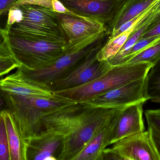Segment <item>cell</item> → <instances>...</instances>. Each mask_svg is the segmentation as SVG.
<instances>
[{
	"label": "cell",
	"mask_w": 160,
	"mask_h": 160,
	"mask_svg": "<svg viewBox=\"0 0 160 160\" xmlns=\"http://www.w3.org/2000/svg\"><path fill=\"white\" fill-rule=\"evenodd\" d=\"M152 66L151 64L146 62L114 66L105 75L93 82L53 93L55 96L74 102H82L111 89L144 78Z\"/></svg>",
	"instance_id": "cell-1"
},
{
	"label": "cell",
	"mask_w": 160,
	"mask_h": 160,
	"mask_svg": "<svg viewBox=\"0 0 160 160\" xmlns=\"http://www.w3.org/2000/svg\"><path fill=\"white\" fill-rule=\"evenodd\" d=\"M11 114L24 140L40 133L42 118L75 102L55 96L54 98H30L9 94Z\"/></svg>",
	"instance_id": "cell-2"
},
{
	"label": "cell",
	"mask_w": 160,
	"mask_h": 160,
	"mask_svg": "<svg viewBox=\"0 0 160 160\" xmlns=\"http://www.w3.org/2000/svg\"><path fill=\"white\" fill-rule=\"evenodd\" d=\"M6 30L5 40L12 57L22 66L35 70L55 62L65 52L67 42L30 38Z\"/></svg>",
	"instance_id": "cell-3"
},
{
	"label": "cell",
	"mask_w": 160,
	"mask_h": 160,
	"mask_svg": "<svg viewBox=\"0 0 160 160\" xmlns=\"http://www.w3.org/2000/svg\"><path fill=\"white\" fill-rule=\"evenodd\" d=\"M15 7L21 11L22 18L10 26L8 30L10 32L40 40L67 42L56 12L52 9L31 4Z\"/></svg>",
	"instance_id": "cell-4"
},
{
	"label": "cell",
	"mask_w": 160,
	"mask_h": 160,
	"mask_svg": "<svg viewBox=\"0 0 160 160\" xmlns=\"http://www.w3.org/2000/svg\"><path fill=\"white\" fill-rule=\"evenodd\" d=\"M86 105L81 118L66 136L59 160L73 159L91 138L109 123L118 110L93 108Z\"/></svg>",
	"instance_id": "cell-5"
},
{
	"label": "cell",
	"mask_w": 160,
	"mask_h": 160,
	"mask_svg": "<svg viewBox=\"0 0 160 160\" xmlns=\"http://www.w3.org/2000/svg\"><path fill=\"white\" fill-rule=\"evenodd\" d=\"M101 40L84 48H64L63 54L50 64L35 70L21 66L16 72L22 79L45 88L48 85L62 78L78 64Z\"/></svg>",
	"instance_id": "cell-6"
},
{
	"label": "cell",
	"mask_w": 160,
	"mask_h": 160,
	"mask_svg": "<svg viewBox=\"0 0 160 160\" xmlns=\"http://www.w3.org/2000/svg\"><path fill=\"white\" fill-rule=\"evenodd\" d=\"M103 39L78 64L62 78L48 85L45 88L54 92L75 88L93 82L110 71L113 66L108 61L100 62L97 58L98 51L103 45Z\"/></svg>",
	"instance_id": "cell-7"
},
{
	"label": "cell",
	"mask_w": 160,
	"mask_h": 160,
	"mask_svg": "<svg viewBox=\"0 0 160 160\" xmlns=\"http://www.w3.org/2000/svg\"><path fill=\"white\" fill-rule=\"evenodd\" d=\"M146 78L111 89L80 103L93 108L120 110L137 103H144L148 100Z\"/></svg>",
	"instance_id": "cell-8"
},
{
	"label": "cell",
	"mask_w": 160,
	"mask_h": 160,
	"mask_svg": "<svg viewBox=\"0 0 160 160\" xmlns=\"http://www.w3.org/2000/svg\"><path fill=\"white\" fill-rule=\"evenodd\" d=\"M71 12L97 21L105 27L123 7L125 0H60Z\"/></svg>",
	"instance_id": "cell-9"
},
{
	"label": "cell",
	"mask_w": 160,
	"mask_h": 160,
	"mask_svg": "<svg viewBox=\"0 0 160 160\" xmlns=\"http://www.w3.org/2000/svg\"><path fill=\"white\" fill-rule=\"evenodd\" d=\"M111 149L122 158L133 160H160L148 130L119 140L113 144Z\"/></svg>",
	"instance_id": "cell-10"
},
{
	"label": "cell",
	"mask_w": 160,
	"mask_h": 160,
	"mask_svg": "<svg viewBox=\"0 0 160 160\" xmlns=\"http://www.w3.org/2000/svg\"><path fill=\"white\" fill-rule=\"evenodd\" d=\"M144 103H137L118 111L112 131L110 145L128 136L145 131L143 118Z\"/></svg>",
	"instance_id": "cell-11"
},
{
	"label": "cell",
	"mask_w": 160,
	"mask_h": 160,
	"mask_svg": "<svg viewBox=\"0 0 160 160\" xmlns=\"http://www.w3.org/2000/svg\"><path fill=\"white\" fill-rule=\"evenodd\" d=\"M67 42H72L98 33L106 32L102 23L72 12L56 13Z\"/></svg>",
	"instance_id": "cell-12"
},
{
	"label": "cell",
	"mask_w": 160,
	"mask_h": 160,
	"mask_svg": "<svg viewBox=\"0 0 160 160\" xmlns=\"http://www.w3.org/2000/svg\"><path fill=\"white\" fill-rule=\"evenodd\" d=\"M66 136L52 132H43L25 140L26 160H46L54 157L59 160Z\"/></svg>",
	"instance_id": "cell-13"
},
{
	"label": "cell",
	"mask_w": 160,
	"mask_h": 160,
	"mask_svg": "<svg viewBox=\"0 0 160 160\" xmlns=\"http://www.w3.org/2000/svg\"><path fill=\"white\" fill-rule=\"evenodd\" d=\"M0 84L2 88L9 94L30 98H55L53 92L22 79L16 72L1 79Z\"/></svg>",
	"instance_id": "cell-14"
},
{
	"label": "cell",
	"mask_w": 160,
	"mask_h": 160,
	"mask_svg": "<svg viewBox=\"0 0 160 160\" xmlns=\"http://www.w3.org/2000/svg\"><path fill=\"white\" fill-rule=\"evenodd\" d=\"M118 111L109 123L91 138L82 151L72 160H96L106 148L110 145L112 131Z\"/></svg>",
	"instance_id": "cell-15"
},
{
	"label": "cell",
	"mask_w": 160,
	"mask_h": 160,
	"mask_svg": "<svg viewBox=\"0 0 160 160\" xmlns=\"http://www.w3.org/2000/svg\"><path fill=\"white\" fill-rule=\"evenodd\" d=\"M6 127L10 160H26L25 141L22 137L9 112H2Z\"/></svg>",
	"instance_id": "cell-16"
},
{
	"label": "cell",
	"mask_w": 160,
	"mask_h": 160,
	"mask_svg": "<svg viewBox=\"0 0 160 160\" xmlns=\"http://www.w3.org/2000/svg\"><path fill=\"white\" fill-rule=\"evenodd\" d=\"M134 30V28L123 33L113 39L108 40L98 51L97 59L100 62H103L112 59L121 49Z\"/></svg>",
	"instance_id": "cell-17"
},
{
	"label": "cell",
	"mask_w": 160,
	"mask_h": 160,
	"mask_svg": "<svg viewBox=\"0 0 160 160\" xmlns=\"http://www.w3.org/2000/svg\"><path fill=\"white\" fill-rule=\"evenodd\" d=\"M160 59V38L146 48L122 65H132L146 62L152 66Z\"/></svg>",
	"instance_id": "cell-18"
},
{
	"label": "cell",
	"mask_w": 160,
	"mask_h": 160,
	"mask_svg": "<svg viewBox=\"0 0 160 160\" xmlns=\"http://www.w3.org/2000/svg\"><path fill=\"white\" fill-rule=\"evenodd\" d=\"M146 79L148 100L160 99V59L152 66Z\"/></svg>",
	"instance_id": "cell-19"
},
{
	"label": "cell",
	"mask_w": 160,
	"mask_h": 160,
	"mask_svg": "<svg viewBox=\"0 0 160 160\" xmlns=\"http://www.w3.org/2000/svg\"><path fill=\"white\" fill-rule=\"evenodd\" d=\"M160 22V0H154L151 4L139 15L134 30L143 25H146L147 30H148Z\"/></svg>",
	"instance_id": "cell-20"
},
{
	"label": "cell",
	"mask_w": 160,
	"mask_h": 160,
	"mask_svg": "<svg viewBox=\"0 0 160 160\" xmlns=\"http://www.w3.org/2000/svg\"><path fill=\"white\" fill-rule=\"evenodd\" d=\"M160 38L159 36L153 37L146 38H141L139 39L129 50L126 56L123 58L118 65L125 63L127 61L134 57L136 54L146 48L148 46L153 44Z\"/></svg>",
	"instance_id": "cell-21"
},
{
	"label": "cell",
	"mask_w": 160,
	"mask_h": 160,
	"mask_svg": "<svg viewBox=\"0 0 160 160\" xmlns=\"http://www.w3.org/2000/svg\"><path fill=\"white\" fill-rule=\"evenodd\" d=\"M0 160H10L6 127L2 113L0 114Z\"/></svg>",
	"instance_id": "cell-22"
},
{
	"label": "cell",
	"mask_w": 160,
	"mask_h": 160,
	"mask_svg": "<svg viewBox=\"0 0 160 160\" xmlns=\"http://www.w3.org/2000/svg\"><path fill=\"white\" fill-rule=\"evenodd\" d=\"M12 56L0 57V78L21 66Z\"/></svg>",
	"instance_id": "cell-23"
},
{
	"label": "cell",
	"mask_w": 160,
	"mask_h": 160,
	"mask_svg": "<svg viewBox=\"0 0 160 160\" xmlns=\"http://www.w3.org/2000/svg\"><path fill=\"white\" fill-rule=\"evenodd\" d=\"M148 128H152L160 132V108L148 110L145 112Z\"/></svg>",
	"instance_id": "cell-24"
},
{
	"label": "cell",
	"mask_w": 160,
	"mask_h": 160,
	"mask_svg": "<svg viewBox=\"0 0 160 160\" xmlns=\"http://www.w3.org/2000/svg\"><path fill=\"white\" fill-rule=\"evenodd\" d=\"M10 109V102L9 94L2 88L0 84V114L3 112H9Z\"/></svg>",
	"instance_id": "cell-25"
},
{
	"label": "cell",
	"mask_w": 160,
	"mask_h": 160,
	"mask_svg": "<svg viewBox=\"0 0 160 160\" xmlns=\"http://www.w3.org/2000/svg\"><path fill=\"white\" fill-rule=\"evenodd\" d=\"M52 0H18L16 3L14 4L12 8L22 4H31L52 9Z\"/></svg>",
	"instance_id": "cell-26"
},
{
	"label": "cell",
	"mask_w": 160,
	"mask_h": 160,
	"mask_svg": "<svg viewBox=\"0 0 160 160\" xmlns=\"http://www.w3.org/2000/svg\"><path fill=\"white\" fill-rule=\"evenodd\" d=\"M18 0H0V18L8 13L14 4Z\"/></svg>",
	"instance_id": "cell-27"
},
{
	"label": "cell",
	"mask_w": 160,
	"mask_h": 160,
	"mask_svg": "<svg viewBox=\"0 0 160 160\" xmlns=\"http://www.w3.org/2000/svg\"><path fill=\"white\" fill-rule=\"evenodd\" d=\"M148 130L150 132L153 142L160 158V132L152 128H148Z\"/></svg>",
	"instance_id": "cell-28"
},
{
	"label": "cell",
	"mask_w": 160,
	"mask_h": 160,
	"mask_svg": "<svg viewBox=\"0 0 160 160\" xmlns=\"http://www.w3.org/2000/svg\"><path fill=\"white\" fill-rule=\"evenodd\" d=\"M52 10L56 13H66L71 12L60 0H52Z\"/></svg>",
	"instance_id": "cell-29"
},
{
	"label": "cell",
	"mask_w": 160,
	"mask_h": 160,
	"mask_svg": "<svg viewBox=\"0 0 160 160\" xmlns=\"http://www.w3.org/2000/svg\"><path fill=\"white\" fill-rule=\"evenodd\" d=\"M160 36V22L150 29L147 30L141 38H149Z\"/></svg>",
	"instance_id": "cell-30"
},
{
	"label": "cell",
	"mask_w": 160,
	"mask_h": 160,
	"mask_svg": "<svg viewBox=\"0 0 160 160\" xmlns=\"http://www.w3.org/2000/svg\"><path fill=\"white\" fill-rule=\"evenodd\" d=\"M103 160H123L122 158L115 153L111 148H105L103 152Z\"/></svg>",
	"instance_id": "cell-31"
},
{
	"label": "cell",
	"mask_w": 160,
	"mask_h": 160,
	"mask_svg": "<svg viewBox=\"0 0 160 160\" xmlns=\"http://www.w3.org/2000/svg\"><path fill=\"white\" fill-rule=\"evenodd\" d=\"M12 56L9 48L8 47L6 41L2 44H0V57H7V56Z\"/></svg>",
	"instance_id": "cell-32"
},
{
	"label": "cell",
	"mask_w": 160,
	"mask_h": 160,
	"mask_svg": "<svg viewBox=\"0 0 160 160\" xmlns=\"http://www.w3.org/2000/svg\"><path fill=\"white\" fill-rule=\"evenodd\" d=\"M7 31L5 29L0 28V44H2L5 40Z\"/></svg>",
	"instance_id": "cell-33"
},
{
	"label": "cell",
	"mask_w": 160,
	"mask_h": 160,
	"mask_svg": "<svg viewBox=\"0 0 160 160\" xmlns=\"http://www.w3.org/2000/svg\"><path fill=\"white\" fill-rule=\"evenodd\" d=\"M46 160H58L57 158L54 157H49Z\"/></svg>",
	"instance_id": "cell-34"
},
{
	"label": "cell",
	"mask_w": 160,
	"mask_h": 160,
	"mask_svg": "<svg viewBox=\"0 0 160 160\" xmlns=\"http://www.w3.org/2000/svg\"><path fill=\"white\" fill-rule=\"evenodd\" d=\"M96 160H103V155H102V152L100 155V156L98 157V158Z\"/></svg>",
	"instance_id": "cell-35"
},
{
	"label": "cell",
	"mask_w": 160,
	"mask_h": 160,
	"mask_svg": "<svg viewBox=\"0 0 160 160\" xmlns=\"http://www.w3.org/2000/svg\"><path fill=\"white\" fill-rule=\"evenodd\" d=\"M152 102H155V103H159L160 104V99H154L151 100Z\"/></svg>",
	"instance_id": "cell-36"
},
{
	"label": "cell",
	"mask_w": 160,
	"mask_h": 160,
	"mask_svg": "<svg viewBox=\"0 0 160 160\" xmlns=\"http://www.w3.org/2000/svg\"><path fill=\"white\" fill-rule=\"evenodd\" d=\"M122 158L123 160H133L131 159L128 158Z\"/></svg>",
	"instance_id": "cell-37"
}]
</instances>
